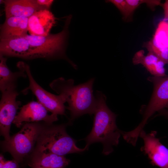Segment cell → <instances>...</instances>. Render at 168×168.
Returning <instances> with one entry per match:
<instances>
[{"label":"cell","mask_w":168,"mask_h":168,"mask_svg":"<svg viewBox=\"0 0 168 168\" xmlns=\"http://www.w3.org/2000/svg\"><path fill=\"white\" fill-rule=\"evenodd\" d=\"M97 105L94 114L92 129L84 139L88 147L95 142L101 143L103 146L102 153L107 155L113 151V147L117 146L122 131L116 124V115L108 107L106 103V98L101 91L96 94Z\"/></svg>","instance_id":"1"},{"label":"cell","mask_w":168,"mask_h":168,"mask_svg":"<svg viewBox=\"0 0 168 168\" xmlns=\"http://www.w3.org/2000/svg\"><path fill=\"white\" fill-rule=\"evenodd\" d=\"M94 81V79L91 78L85 83L74 85L72 79L66 80L61 77L50 83V88L57 93L66 96L68 105L66 109L70 114V123L83 114H94L97 105L96 99L93 93Z\"/></svg>","instance_id":"2"},{"label":"cell","mask_w":168,"mask_h":168,"mask_svg":"<svg viewBox=\"0 0 168 168\" xmlns=\"http://www.w3.org/2000/svg\"><path fill=\"white\" fill-rule=\"evenodd\" d=\"M72 17L71 15L67 17L63 30L57 34H49L46 36L28 34L24 36L30 45L33 59L63 58L75 68V64L67 57L65 54L68 28Z\"/></svg>","instance_id":"3"},{"label":"cell","mask_w":168,"mask_h":168,"mask_svg":"<svg viewBox=\"0 0 168 168\" xmlns=\"http://www.w3.org/2000/svg\"><path fill=\"white\" fill-rule=\"evenodd\" d=\"M65 127L61 125L43 130L37 140V152L64 156L80 153L88 149L86 146L83 148L77 147L76 141L68 134Z\"/></svg>","instance_id":"4"},{"label":"cell","mask_w":168,"mask_h":168,"mask_svg":"<svg viewBox=\"0 0 168 168\" xmlns=\"http://www.w3.org/2000/svg\"><path fill=\"white\" fill-rule=\"evenodd\" d=\"M36 122L24 124L21 130L3 143L4 150L10 153L14 160L21 162L33 149L43 130Z\"/></svg>","instance_id":"5"},{"label":"cell","mask_w":168,"mask_h":168,"mask_svg":"<svg viewBox=\"0 0 168 168\" xmlns=\"http://www.w3.org/2000/svg\"><path fill=\"white\" fill-rule=\"evenodd\" d=\"M147 79L153 84V92L143 112L142 121L135 129L128 132L129 136L133 140H138L148 119L155 112L168 109V76L149 77Z\"/></svg>","instance_id":"6"},{"label":"cell","mask_w":168,"mask_h":168,"mask_svg":"<svg viewBox=\"0 0 168 168\" xmlns=\"http://www.w3.org/2000/svg\"><path fill=\"white\" fill-rule=\"evenodd\" d=\"M25 69L29 81L28 86L21 91L26 94L30 90L36 96L37 101L41 104L49 111L56 115H65L66 97L63 94L56 95L51 93L42 88L36 82L31 72L30 67L25 63Z\"/></svg>","instance_id":"7"},{"label":"cell","mask_w":168,"mask_h":168,"mask_svg":"<svg viewBox=\"0 0 168 168\" xmlns=\"http://www.w3.org/2000/svg\"><path fill=\"white\" fill-rule=\"evenodd\" d=\"M16 87V84L12 85L1 92L0 129L1 134L4 137L5 141H8L10 138L11 126L21 104L20 101L16 100L19 95Z\"/></svg>","instance_id":"8"},{"label":"cell","mask_w":168,"mask_h":168,"mask_svg":"<svg viewBox=\"0 0 168 168\" xmlns=\"http://www.w3.org/2000/svg\"><path fill=\"white\" fill-rule=\"evenodd\" d=\"M157 132L146 133L143 130L139 134L143 140L144 145L141 150L147 155L151 163L160 168H168V148L156 138Z\"/></svg>","instance_id":"9"},{"label":"cell","mask_w":168,"mask_h":168,"mask_svg":"<svg viewBox=\"0 0 168 168\" xmlns=\"http://www.w3.org/2000/svg\"><path fill=\"white\" fill-rule=\"evenodd\" d=\"M38 101H32L23 105L16 116L12 123L20 128L23 124L44 121L51 124L58 120V115L51 114Z\"/></svg>","instance_id":"10"},{"label":"cell","mask_w":168,"mask_h":168,"mask_svg":"<svg viewBox=\"0 0 168 168\" xmlns=\"http://www.w3.org/2000/svg\"><path fill=\"white\" fill-rule=\"evenodd\" d=\"M56 23V18L49 10H41L29 18L28 30L31 35L47 36Z\"/></svg>","instance_id":"11"},{"label":"cell","mask_w":168,"mask_h":168,"mask_svg":"<svg viewBox=\"0 0 168 168\" xmlns=\"http://www.w3.org/2000/svg\"><path fill=\"white\" fill-rule=\"evenodd\" d=\"M0 2L4 5L6 18L12 16L29 18L37 12L46 9L39 5L37 0H0Z\"/></svg>","instance_id":"12"},{"label":"cell","mask_w":168,"mask_h":168,"mask_svg":"<svg viewBox=\"0 0 168 168\" xmlns=\"http://www.w3.org/2000/svg\"><path fill=\"white\" fill-rule=\"evenodd\" d=\"M0 55L31 59L30 46L24 36L0 41Z\"/></svg>","instance_id":"13"},{"label":"cell","mask_w":168,"mask_h":168,"mask_svg":"<svg viewBox=\"0 0 168 168\" xmlns=\"http://www.w3.org/2000/svg\"><path fill=\"white\" fill-rule=\"evenodd\" d=\"M29 18L12 16L6 18L0 27V40L25 36L28 30Z\"/></svg>","instance_id":"14"},{"label":"cell","mask_w":168,"mask_h":168,"mask_svg":"<svg viewBox=\"0 0 168 168\" xmlns=\"http://www.w3.org/2000/svg\"><path fill=\"white\" fill-rule=\"evenodd\" d=\"M133 62L134 64H141L152 75L156 77H164L166 74V64L153 53L148 52L146 55L141 50L134 55Z\"/></svg>","instance_id":"15"},{"label":"cell","mask_w":168,"mask_h":168,"mask_svg":"<svg viewBox=\"0 0 168 168\" xmlns=\"http://www.w3.org/2000/svg\"><path fill=\"white\" fill-rule=\"evenodd\" d=\"M70 162L64 156L37 152L29 165L31 168H65Z\"/></svg>","instance_id":"16"},{"label":"cell","mask_w":168,"mask_h":168,"mask_svg":"<svg viewBox=\"0 0 168 168\" xmlns=\"http://www.w3.org/2000/svg\"><path fill=\"white\" fill-rule=\"evenodd\" d=\"M7 58L0 55V90L2 92L11 85L16 84L17 80L21 77H27L25 69V63L20 62L18 64L19 71L13 72L7 64Z\"/></svg>","instance_id":"17"},{"label":"cell","mask_w":168,"mask_h":168,"mask_svg":"<svg viewBox=\"0 0 168 168\" xmlns=\"http://www.w3.org/2000/svg\"><path fill=\"white\" fill-rule=\"evenodd\" d=\"M127 5L128 10L129 18L135 10L141 4L146 3L152 10H154L155 7L158 6L159 2L158 0H125Z\"/></svg>","instance_id":"18"},{"label":"cell","mask_w":168,"mask_h":168,"mask_svg":"<svg viewBox=\"0 0 168 168\" xmlns=\"http://www.w3.org/2000/svg\"><path fill=\"white\" fill-rule=\"evenodd\" d=\"M144 46L148 52L153 53L166 64H168V49L155 45L151 40L144 44Z\"/></svg>","instance_id":"19"},{"label":"cell","mask_w":168,"mask_h":168,"mask_svg":"<svg viewBox=\"0 0 168 168\" xmlns=\"http://www.w3.org/2000/svg\"><path fill=\"white\" fill-rule=\"evenodd\" d=\"M107 2H110L114 5L119 10L125 21L129 20L127 4L125 0H109Z\"/></svg>","instance_id":"20"},{"label":"cell","mask_w":168,"mask_h":168,"mask_svg":"<svg viewBox=\"0 0 168 168\" xmlns=\"http://www.w3.org/2000/svg\"><path fill=\"white\" fill-rule=\"evenodd\" d=\"M18 162L15 160L6 161L3 156L0 154V168H19Z\"/></svg>","instance_id":"21"},{"label":"cell","mask_w":168,"mask_h":168,"mask_svg":"<svg viewBox=\"0 0 168 168\" xmlns=\"http://www.w3.org/2000/svg\"><path fill=\"white\" fill-rule=\"evenodd\" d=\"M54 1L53 0H37V2L39 5L49 10Z\"/></svg>","instance_id":"22"},{"label":"cell","mask_w":168,"mask_h":168,"mask_svg":"<svg viewBox=\"0 0 168 168\" xmlns=\"http://www.w3.org/2000/svg\"><path fill=\"white\" fill-rule=\"evenodd\" d=\"M164 10V16L163 20H168V0H166L161 6Z\"/></svg>","instance_id":"23"},{"label":"cell","mask_w":168,"mask_h":168,"mask_svg":"<svg viewBox=\"0 0 168 168\" xmlns=\"http://www.w3.org/2000/svg\"><path fill=\"white\" fill-rule=\"evenodd\" d=\"M158 112V114L156 116H162L168 118V109L162 110Z\"/></svg>","instance_id":"24"}]
</instances>
